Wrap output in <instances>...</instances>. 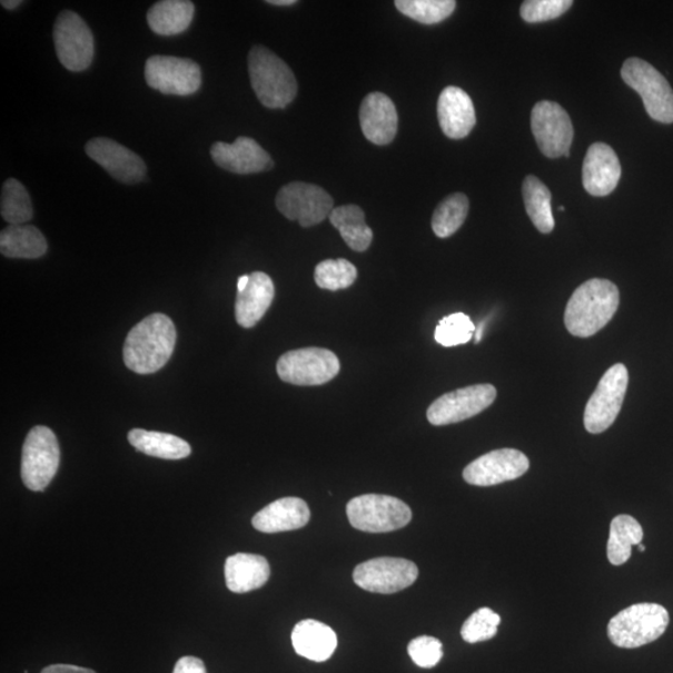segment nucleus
Returning a JSON list of instances; mask_svg holds the SVG:
<instances>
[{
    "instance_id": "1",
    "label": "nucleus",
    "mask_w": 673,
    "mask_h": 673,
    "mask_svg": "<svg viewBox=\"0 0 673 673\" xmlns=\"http://www.w3.org/2000/svg\"><path fill=\"white\" fill-rule=\"evenodd\" d=\"M618 305L615 284L604 278L588 279L568 299L564 316L566 329L575 337H592L614 318Z\"/></svg>"
},
{
    "instance_id": "2",
    "label": "nucleus",
    "mask_w": 673,
    "mask_h": 673,
    "mask_svg": "<svg viewBox=\"0 0 673 673\" xmlns=\"http://www.w3.org/2000/svg\"><path fill=\"white\" fill-rule=\"evenodd\" d=\"M176 345V328L168 316L154 314L135 326L123 345V362L138 375H151L168 364Z\"/></svg>"
},
{
    "instance_id": "3",
    "label": "nucleus",
    "mask_w": 673,
    "mask_h": 673,
    "mask_svg": "<svg viewBox=\"0 0 673 673\" xmlns=\"http://www.w3.org/2000/svg\"><path fill=\"white\" fill-rule=\"evenodd\" d=\"M248 72L258 100L268 109H284L297 96L294 71L271 50L255 46L248 55Z\"/></svg>"
},
{
    "instance_id": "4",
    "label": "nucleus",
    "mask_w": 673,
    "mask_h": 673,
    "mask_svg": "<svg viewBox=\"0 0 673 673\" xmlns=\"http://www.w3.org/2000/svg\"><path fill=\"white\" fill-rule=\"evenodd\" d=\"M670 624L669 611L659 604H636L610 620L607 635L620 649H637L659 640Z\"/></svg>"
},
{
    "instance_id": "5",
    "label": "nucleus",
    "mask_w": 673,
    "mask_h": 673,
    "mask_svg": "<svg viewBox=\"0 0 673 673\" xmlns=\"http://www.w3.org/2000/svg\"><path fill=\"white\" fill-rule=\"evenodd\" d=\"M347 515L355 530L366 533L395 532L412 521V511L406 503L379 494L356 496L347 504Z\"/></svg>"
},
{
    "instance_id": "6",
    "label": "nucleus",
    "mask_w": 673,
    "mask_h": 673,
    "mask_svg": "<svg viewBox=\"0 0 673 673\" xmlns=\"http://www.w3.org/2000/svg\"><path fill=\"white\" fill-rule=\"evenodd\" d=\"M621 77L637 91L651 119L673 122V90L660 71L645 60L630 58L621 69Z\"/></svg>"
},
{
    "instance_id": "7",
    "label": "nucleus",
    "mask_w": 673,
    "mask_h": 673,
    "mask_svg": "<svg viewBox=\"0 0 673 673\" xmlns=\"http://www.w3.org/2000/svg\"><path fill=\"white\" fill-rule=\"evenodd\" d=\"M339 369L334 352L318 347L287 352L277 362L278 377L295 386L325 385L337 377Z\"/></svg>"
},
{
    "instance_id": "8",
    "label": "nucleus",
    "mask_w": 673,
    "mask_h": 673,
    "mask_svg": "<svg viewBox=\"0 0 673 673\" xmlns=\"http://www.w3.org/2000/svg\"><path fill=\"white\" fill-rule=\"evenodd\" d=\"M629 387V370L623 364L608 368L590 397L584 426L588 433L600 434L613 426L625 400Z\"/></svg>"
},
{
    "instance_id": "9",
    "label": "nucleus",
    "mask_w": 673,
    "mask_h": 673,
    "mask_svg": "<svg viewBox=\"0 0 673 673\" xmlns=\"http://www.w3.org/2000/svg\"><path fill=\"white\" fill-rule=\"evenodd\" d=\"M59 463V443L53 430L43 426L30 430L22 454V479L27 488L44 492L53 481Z\"/></svg>"
},
{
    "instance_id": "10",
    "label": "nucleus",
    "mask_w": 673,
    "mask_h": 673,
    "mask_svg": "<svg viewBox=\"0 0 673 673\" xmlns=\"http://www.w3.org/2000/svg\"><path fill=\"white\" fill-rule=\"evenodd\" d=\"M276 206L288 220L303 227L323 222L335 209L334 199L317 185L291 182L278 191Z\"/></svg>"
},
{
    "instance_id": "11",
    "label": "nucleus",
    "mask_w": 673,
    "mask_h": 673,
    "mask_svg": "<svg viewBox=\"0 0 673 673\" xmlns=\"http://www.w3.org/2000/svg\"><path fill=\"white\" fill-rule=\"evenodd\" d=\"M57 56L70 71H85L95 58V37L82 18L65 10L57 18L53 30Z\"/></svg>"
},
{
    "instance_id": "12",
    "label": "nucleus",
    "mask_w": 673,
    "mask_h": 673,
    "mask_svg": "<svg viewBox=\"0 0 673 673\" xmlns=\"http://www.w3.org/2000/svg\"><path fill=\"white\" fill-rule=\"evenodd\" d=\"M532 130L538 149L551 159L568 157L574 139L571 117L553 101L537 102L532 111Z\"/></svg>"
},
{
    "instance_id": "13",
    "label": "nucleus",
    "mask_w": 673,
    "mask_h": 673,
    "mask_svg": "<svg viewBox=\"0 0 673 673\" xmlns=\"http://www.w3.org/2000/svg\"><path fill=\"white\" fill-rule=\"evenodd\" d=\"M496 395L498 393L492 385H474L445 393L430 404L427 418L437 427L467 420L488 409Z\"/></svg>"
},
{
    "instance_id": "14",
    "label": "nucleus",
    "mask_w": 673,
    "mask_h": 673,
    "mask_svg": "<svg viewBox=\"0 0 673 673\" xmlns=\"http://www.w3.org/2000/svg\"><path fill=\"white\" fill-rule=\"evenodd\" d=\"M145 79L162 95L186 97L200 89L201 69L190 59L154 56L145 65Z\"/></svg>"
},
{
    "instance_id": "15",
    "label": "nucleus",
    "mask_w": 673,
    "mask_h": 673,
    "mask_svg": "<svg viewBox=\"0 0 673 673\" xmlns=\"http://www.w3.org/2000/svg\"><path fill=\"white\" fill-rule=\"evenodd\" d=\"M418 575L417 565L406 558L377 557L355 568L354 582L369 593L396 594L416 583Z\"/></svg>"
},
{
    "instance_id": "16",
    "label": "nucleus",
    "mask_w": 673,
    "mask_h": 673,
    "mask_svg": "<svg viewBox=\"0 0 673 673\" xmlns=\"http://www.w3.org/2000/svg\"><path fill=\"white\" fill-rule=\"evenodd\" d=\"M531 468L526 455L517 449L504 448L482 455L463 472L471 485L493 486L521 478Z\"/></svg>"
},
{
    "instance_id": "17",
    "label": "nucleus",
    "mask_w": 673,
    "mask_h": 673,
    "mask_svg": "<svg viewBox=\"0 0 673 673\" xmlns=\"http://www.w3.org/2000/svg\"><path fill=\"white\" fill-rule=\"evenodd\" d=\"M86 152L91 160L99 164L120 182L137 184L143 180L145 174H147V165L139 155L111 139L90 140L86 145Z\"/></svg>"
},
{
    "instance_id": "18",
    "label": "nucleus",
    "mask_w": 673,
    "mask_h": 673,
    "mask_svg": "<svg viewBox=\"0 0 673 673\" xmlns=\"http://www.w3.org/2000/svg\"><path fill=\"white\" fill-rule=\"evenodd\" d=\"M211 158L221 169L234 174H256L274 168V161L261 145L251 138L240 137L232 143L216 142Z\"/></svg>"
},
{
    "instance_id": "19",
    "label": "nucleus",
    "mask_w": 673,
    "mask_h": 673,
    "mask_svg": "<svg viewBox=\"0 0 673 673\" xmlns=\"http://www.w3.org/2000/svg\"><path fill=\"white\" fill-rule=\"evenodd\" d=\"M621 165L613 148L595 142L588 148L583 167L585 190L593 196H607L616 189Z\"/></svg>"
},
{
    "instance_id": "20",
    "label": "nucleus",
    "mask_w": 673,
    "mask_h": 673,
    "mask_svg": "<svg viewBox=\"0 0 673 673\" xmlns=\"http://www.w3.org/2000/svg\"><path fill=\"white\" fill-rule=\"evenodd\" d=\"M359 121L365 137L376 145H388L396 138L398 113L395 103L382 92H370L359 109Z\"/></svg>"
},
{
    "instance_id": "21",
    "label": "nucleus",
    "mask_w": 673,
    "mask_h": 673,
    "mask_svg": "<svg viewBox=\"0 0 673 673\" xmlns=\"http://www.w3.org/2000/svg\"><path fill=\"white\" fill-rule=\"evenodd\" d=\"M438 120L445 137L467 138L476 123L474 103L463 89L448 87L438 99Z\"/></svg>"
},
{
    "instance_id": "22",
    "label": "nucleus",
    "mask_w": 673,
    "mask_h": 673,
    "mask_svg": "<svg viewBox=\"0 0 673 673\" xmlns=\"http://www.w3.org/2000/svg\"><path fill=\"white\" fill-rule=\"evenodd\" d=\"M310 512L307 503L299 498L278 499L264 507L253 519L256 531L266 534L301 530L309 522Z\"/></svg>"
},
{
    "instance_id": "23",
    "label": "nucleus",
    "mask_w": 673,
    "mask_h": 673,
    "mask_svg": "<svg viewBox=\"0 0 673 673\" xmlns=\"http://www.w3.org/2000/svg\"><path fill=\"white\" fill-rule=\"evenodd\" d=\"M275 298V285L268 275L254 273L243 293H237L235 316L237 324L253 328L266 315Z\"/></svg>"
},
{
    "instance_id": "24",
    "label": "nucleus",
    "mask_w": 673,
    "mask_h": 673,
    "mask_svg": "<svg viewBox=\"0 0 673 673\" xmlns=\"http://www.w3.org/2000/svg\"><path fill=\"white\" fill-rule=\"evenodd\" d=\"M271 568L261 555L238 553L227 558L225 564L226 585L230 592L245 594L263 587Z\"/></svg>"
},
{
    "instance_id": "25",
    "label": "nucleus",
    "mask_w": 673,
    "mask_h": 673,
    "mask_svg": "<svg viewBox=\"0 0 673 673\" xmlns=\"http://www.w3.org/2000/svg\"><path fill=\"white\" fill-rule=\"evenodd\" d=\"M294 649L299 656L324 662L337 649V635L333 629L316 620H304L293 631Z\"/></svg>"
},
{
    "instance_id": "26",
    "label": "nucleus",
    "mask_w": 673,
    "mask_h": 673,
    "mask_svg": "<svg viewBox=\"0 0 673 673\" xmlns=\"http://www.w3.org/2000/svg\"><path fill=\"white\" fill-rule=\"evenodd\" d=\"M195 6L189 0H162L148 12V23L154 33L165 37L185 32L192 22Z\"/></svg>"
},
{
    "instance_id": "27",
    "label": "nucleus",
    "mask_w": 673,
    "mask_h": 673,
    "mask_svg": "<svg viewBox=\"0 0 673 673\" xmlns=\"http://www.w3.org/2000/svg\"><path fill=\"white\" fill-rule=\"evenodd\" d=\"M128 439L135 449L149 457L179 461L188 458L191 454L188 442L168 433L132 429L129 432Z\"/></svg>"
},
{
    "instance_id": "28",
    "label": "nucleus",
    "mask_w": 673,
    "mask_h": 673,
    "mask_svg": "<svg viewBox=\"0 0 673 673\" xmlns=\"http://www.w3.org/2000/svg\"><path fill=\"white\" fill-rule=\"evenodd\" d=\"M48 244L43 234L32 225H10L0 234V251L9 258L34 260L44 256Z\"/></svg>"
},
{
    "instance_id": "29",
    "label": "nucleus",
    "mask_w": 673,
    "mask_h": 673,
    "mask_svg": "<svg viewBox=\"0 0 673 673\" xmlns=\"http://www.w3.org/2000/svg\"><path fill=\"white\" fill-rule=\"evenodd\" d=\"M329 221L336 227L352 250L357 253L368 250L373 240V231L367 226L365 212L359 206L336 207L329 215Z\"/></svg>"
},
{
    "instance_id": "30",
    "label": "nucleus",
    "mask_w": 673,
    "mask_h": 673,
    "mask_svg": "<svg viewBox=\"0 0 673 673\" xmlns=\"http://www.w3.org/2000/svg\"><path fill=\"white\" fill-rule=\"evenodd\" d=\"M644 538V531L635 517L630 515H617L610 525L607 543L608 562L615 566L629 562L633 546H637Z\"/></svg>"
},
{
    "instance_id": "31",
    "label": "nucleus",
    "mask_w": 673,
    "mask_h": 673,
    "mask_svg": "<svg viewBox=\"0 0 673 673\" xmlns=\"http://www.w3.org/2000/svg\"><path fill=\"white\" fill-rule=\"evenodd\" d=\"M523 198L527 216L542 234H551L555 227L552 211V192L535 176H526L523 184Z\"/></svg>"
},
{
    "instance_id": "32",
    "label": "nucleus",
    "mask_w": 673,
    "mask_h": 673,
    "mask_svg": "<svg viewBox=\"0 0 673 673\" xmlns=\"http://www.w3.org/2000/svg\"><path fill=\"white\" fill-rule=\"evenodd\" d=\"M469 212V200L464 194H453L444 199L433 214L432 229L439 238L457 232Z\"/></svg>"
},
{
    "instance_id": "33",
    "label": "nucleus",
    "mask_w": 673,
    "mask_h": 673,
    "mask_svg": "<svg viewBox=\"0 0 673 673\" xmlns=\"http://www.w3.org/2000/svg\"><path fill=\"white\" fill-rule=\"evenodd\" d=\"M0 212L3 220L10 225H26L33 219V204L22 182L17 179H8L4 182Z\"/></svg>"
},
{
    "instance_id": "34",
    "label": "nucleus",
    "mask_w": 673,
    "mask_h": 673,
    "mask_svg": "<svg viewBox=\"0 0 673 673\" xmlns=\"http://www.w3.org/2000/svg\"><path fill=\"white\" fill-rule=\"evenodd\" d=\"M399 12L422 24H437L448 19L457 3L454 0H397Z\"/></svg>"
},
{
    "instance_id": "35",
    "label": "nucleus",
    "mask_w": 673,
    "mask_h": 673,
    "mask_svg": "<svg viewBox=\"0 0 673 673\" xmlns=\"http://www.w3.org/2000/svg\"><path fill=\"white\" fill-rule=\"evenodd\" d=\"M357 268L354 264L338 258V260H326L316 266L315 281L319 288L327 291H339L354 285L357 279Z\"/></svg>"
},
{
    "instance_id": "36",
    "label": "nucleus",
    "mask_w": 673,
    "mask_h": 673,
    "mask_svg": "<svg viewBox=\"0 0 673 673\" xmlns=\"http://www.w3.org/2000/svg\"><path fill=\"white\" fill-rule=\"evenodd\" d=\"M475 334V325L469 316L453 314L439 320L434 338L443 347L468 344Z\"/></svg>"
},
{
    "instance_id": "37",
    "label": "nucleus",
    "mask_w": 673,
    "mask_h": 673,
    "mask_svg": "<svg viewBox=\"0 0 673 673\" xmlns=\"http://www.w3.org/2000/svg\"><path fill=\"white\" fill-rule=\"evenodd\" d=\"M501 616L489 607H482L465 621L461 634L468 644L492 640L498 634Z\"/></svg>"
},
{
    "instance_id": "38",
    "label": "nucleus",
    "mask_w": 673,
    "mask_h": 673,
    "mask_svg": "<svg viewBox=\"0 0 673 673\" xmlns=\"http://www.w3.org/2000/svg\"><path fill=\"white\" fill-rule=\"evenodd\" d=\"M572 0H527L521 8V16L527 23H543L562 17L572 8Z\"/></svg>"
},
{
    "instance_id": "39",
    "label": "nucleus",
    "mask_w": 673,
    "mask_h": 673,
    "mask_svg": "<svg viewBox=\"0 0 673 673\" xmlns=\"http://www.w3.org/2000/svg\"><path fill=\"white\" fill-rule=\"evenodd\" d=\"M408 654L417 666L432 669L437 666L443 657V645L436 637L420 636L409 642Z\"/></svg>"
},
{
    "instance_id": "40",
    "label": "nucleus",
    "mask_w": 673,
    "mask_h": 673,
    "mask_svg": "<svg viewBox=\"0 0 673 673\" xmlns=\"http://www.w3.org/2000/svg\"><path fill=\"white\" fill-rule=\"evenodd\" d=\"M172 673H207L204 662L194 656L181 657L174 667Z\"/></svg>"
},
{
    "instance_id": "41",
    "label": "nucleus",
    "mask_w": 673,
    "mask_h": 673,
    "mask_svg": "<svg viewBox=\"0 0 673 673\" xmlns=\"http://www.w3.org/2000/svg\"><path fill=\"white\" fill-rule=\"evenodd\" d=\"M41 673H97L90 669L72 666V665H51L46 667Z\"/></svg>"
},
{
    "instance_id": "42",
    "label": "nucleus",
    "mask_w": 673,
    "mask_h": 673,
    "mask_svg": "<svg viewBox=\"0 0 673 673\" xmlns=\"http://www.w3.org/2000/svg\"><path fill=\"white\" fill-rule=\"evenodd\" d=\"M248 281H250V275H244L238 278L237 293H243L246 286L248 285Z\"/></svg>"
},
{
    "instance_id": "43",
    "label": "nucleus",
    "mask_w": 673,
    "mask_h": 673,
    "mask_svg": "<svg viewBox=\"0 0 673 673\" xmlns=\"http://www.w3.org/2000/svg\"><path fill=\"white\" fill-rule=\"evenodd\" d=\"M268 4L277 6V7H289L296 4V0H268Z\"/></svg>"
},
{
    "instance_id": "44",
    "label": "nucleus",
    "mask_w": 673,
    "mask_h": 673,
    "mask_svg": "<svg viewBox=\"0 0 673 673\" xmlns=\"http://www.w3.org/2000/svg\"><path fill=\"white\" fill-rule=\"evenodd\" d=\"M22 4L23 2H20V0H3L2 2V6L8 10H14Z\"/></svg>"
},
{
    "instance_id": "45",
    "label": "nucleus",
    "mask_w": 673,
    "mask_h": 673,
    "mask_svg": "<svg viewBox=\"0 0 673 673\" xmlns=\"http://www.w3.org/2000/svg\"><path fill=\"white\" fill-rule=\"evenodd\" d=\"M483 329H484V323H482L479 325L478 329L475 330V342H476V344H479V342L482 340Z\"/></svg>"
},
{
    "instance_id": "46",
    "label": "nucleus",
    "mask_w": 673,
    "mask_h": 673,
    "mask_svg": "<svg viewBox=\"0 0 673 673\" xmlns=\"http://www.w3.org/2000/svg\"><path fill=\"white\" fill-rule=\"evenodd\" d=\"M639 546V552L644 553L646 551V547L644 544H640Z\"/></svg>"
}]
</instances>
